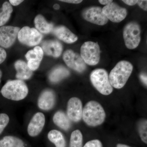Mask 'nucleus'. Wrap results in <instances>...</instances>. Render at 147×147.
Masks as SVG:
<instances>
[{
	"label": "nucleus",
	"instance_id": "nucleus-1",
	"mask_svg": "<svg viewBox=\"0 0 147 147\" xmlns=\"http://www.w3.org/2000/svg\"><path fill=\"white\" fill-rule=\"evenodd\" d=\"M106 117L105 110L100 103L91 100L87 102L83 110L82 118L88 126L96 127L103 123Z\"/></svg>",
	"mask_w": 147,
	"mask_h": 147
},
{
	"label": "nucleus",
	"instance_id": "nucleus-2",
	"mask_svg": "<svg viewBox=\"0 0 147 147\" xmlns=\"http://www.w3.org/2000/svg\"><path fill=\"white\" fill-rule=\"evenodd\" d=\"M133 69V65L127 61L119 62L110 71L109 76L112 87L117 89L123 87L131 75Z\"/></svg>",
	"mask_w": 147,
	"mask_h": 147
},
{
	"label": "nucleus",
	"instance_id": "nucleus-3",
	"mask_svg": "<svg viewBox=\"0 0 147 147\" xmlns=\"http://www.w3.org/2000/svg\"><path fill=\"white\" fill-rule=\"evenodd\" d=\"M3 97L19 101L24 99L28 93V89L26 83L22 80H10L7 82L1 90Z\"/></svg>",
	"mask_w": 147,
	"mask_h": 147
},
{
	"label": "nucleus",
	"instance_id": "nucleus-4",
	"mask_svg": "<svg viewBox=\"0 0 147 147\" xmlns=\"http://www.w3.org/2000/svg\"><path fill=\"white\" fill-rule=\"evenodd\" d=\"M90 79L93 86L101 94L108 95L113 92L109 75L105 69H98L93 70L90 75Z\"/></svg>",
	"mask_w": 147,
	"mask_h": 147
},
{
	"label": "nucleus",
	"instance_id": "nucleus-5",
	"mask_svg": "<svg viewBox=\"0 0 147 147\" xmlns=\"http://www.w3.org/2000/svg\"><path fill=\"white\" fill-rule=\"evenodd\" d=\"M141 32L140 26L136 22H131L125 26L123 37L127 48L132 50L138 47L141 41Z\"/></svg>",
	"mask_w": 147,
	"mask_h": 147
},
{
	"label": "nucleus",
	"instance_id": "nucleus-6",
	"mask_svg": "<svg viewBox=\"0 0 147 147\" xmlns=\"http://www.w3.org/2000/svg\"><path fill=\"white\" fill-rule=\"evenodd\" d=\"M81 56L86 64L95 65L100 59V49L97 42L87 41L81 47Z\"/></svg>",
	"mask_w": 147,
	"mask_h": 147
},
{
	"label": "nucleus",
	"instance_id": "nucleus-7",
	"mask_svg": "<svg viewBox=\"0 0 147 147\" xmlns=\"http://www.w3.org/2000/svg\"><path fill=\"white\" fill-rule=\"evenodd\" d=\"M42 34L36 29L26 26L20 30L18 38L21 43L29 46L39 44L42 39Z\"/></svg>",
	"mask_w": 147,
	"mask_h": 147
},
{
	"label": "nucleus",
	"instance_id": "nucleus-8",
	"mask_svg": "<svg viewBox=\"0 0 147 147\" xmlns=\"http://www.w3.org/2000/svg\"><path fill=\"white\" fill-rule=\"evenodd\" d=\"M63 59L68 67L78 72H83L86 69V65L81 55L72 50H67L64 52Z\"/></svg>",
	"mask_w": 147,
	"mask_h": 147
},
{
	"label": "nucleus",
	"instance_id": "nucleus-9",
	"mask_svg": "<svg viewBox=\"0 0 147 147\" xmlns=\"http://www.w3.org/2000/svg\"><path fill=\"white\" fill-rule=\"evenodd\" d=\"M83 18L92 24L103 26L108 23V19L102 12V8L92 7L84 9L82 13Z\"/></svg>",
	"mask_w": 147,
	"mask_h": 147
},
{
	"label": "nucleus",
	"instance_id": "nucleus-10",
	"mask_svg": "<svg viewBox=\"0 0 147 147\" xmlns=\"http://www.w3.org/2000/svg\"><path fill=\"white\" fill-rule=\"evenodd\" d=\"M102 12L108 19L114 23H119L126 18L127 11L114 2L105 5L102 8Z\"/></svg>",
	"mask_w": 147,
	"mask_h": 147
},
{
	"label": "nucleus",
	"instance_id": "nucleus-11",
	"mask_svg": "<svg viewBox=\"0 0 147 147\" xmlns=\"http://www.w3.org/2000/svg\"><path fill=\"white\" fill-rule=\"evenodd\" d=\"M18 27L11 26H3L0 28V45L7 48L13 45L15 42L18 32Z\"/></svg>",
	"mask_w": 147,
	"mask_h": 147
},
{
	"label": "nucleus",
	"instance_id": "nucleus-12",
	"mask_svg": "<svg viewBox=\"0 0 147 147\" xmlns=\"http://www.w3.org/2000/svg\"><path fill=\"white\" fill-rule=\"evenodd\" d=\"M83 110L81 100L77 97L71 98L67 102V116L71 121L78 122L82 118Z\"/></svg>",
	"mask_w": 147,
	"mask_h": 147
},
{
	"label": "nucleus",
	"instance_id": "nucleus-13",
	"mask_svg": "<svg viewBox=\"0 0 147 147\" xmlns=\"http://www.w3.org/2000/svg\"><path fill=\"white\" fill-rule=\"evenodd\" d=\"M45 122V117L43 113L40 112L36 113L28 125V134L30 137H36L42 131Z\"/></svg>",
	"mask_w": 147,
	"mask_h": 147
},
{
	"label": "nucleus",
	"instance_id": "nucleus-14",
	"mask_svg": "<svg viewBox=\"0 0 147 147\" xmlns=\"http://www.w3.org/2000/svg\"><path fill=\"white\" fill-rule=\"evenodd\" d=\"M43 56V51L39 46L35 47L33 50H30L27 53L26 57L28 61L27 64L31 70L35 71L38 68Z\"/></svg>",
	"mask_w": 147,
	"mask_h": 147
},
{
	"label": "nucleus",
	"instance_id": "nucleus-15",
	"mask_svg": "<svg viewBox=\"0 0 147 147\" xmlns=\"http://www.w3.org/2000/svg\"><path fill=\"white\" fill-rule=\"evenodd\" d=\"M56 96L52 90H46L40 94L38 100V108L41 110H49L55 106Z\"/></svg>",
	"mask_w": 147,
	"mask_h": 147
},
{
	"label": "nucleus",
	"instance_id": "nucleus-16",
	"mask_svg": "<svg viewBox=\"0 0 147 147\" xmlns=\"http://www.w3.org/2000/svg\"><path fill=\"white\" fill-rule=\"evenodd\" d=\"M42 50L46 55L58 58L61 54L63 46L59 41L55 40H45L42 43Z\"/></svg>",
	"mask_w": 147,
	"mask_h": 147
},
{
	"label": "nucleus",
	"instance_id": "nucleus-17",
	"mask_svg": "<svg viewBox=\"0 0 147 147\" xmlns=\"http://www.w3.org/2000/svg\"><path fill=\"white\" fill-rule=\"evenodd\" d=\"M52 32L59 39L67 43H72L78 40V37L64 26L53 28Z\"/></svg>",
	"mask_w": 147,
	"mask_h": 147
},
{
	"label": "nucleus",
	"instance_id": "nucleus-18",
	"mask_svg": "<svg viewBox=\"0 0 147 147\" xmlns=\"http://www.w3.org/2000/svg\"><path fill=\"white\" fill-rule=\"evenodd\" d=\"M16 71V77L19 80L29 79L33 74L32 71L30 69L27 63L22 60L16 61L14 63Z\"/></svg>",
	"mask_w": 147,
	"mask_h": 147
},
{
	"label": "nucleus",
	"instance_id": "nucleus-19",
	"mask_svg": "<svg viewBox=\"0 0 147 147\" xmlns=\"http://www.w3.org/2000/svg\"><path fill=\"white\" fill-rule=\"evenodd\" d=\"M53 121L56 125L65 131H67L71 127V121L62 111H58L55 113L53 116Z\"/></svg>",
	"mask_w": 147,
	"mask_h": 147
},
{
	"label": "nucleus",
	"instance_id": "nucleus-20",
	"mask_svg": "<svg viewBox=\"0 0 147 147\" xmlns=\"http://www.w3.org/2000/svg\"><path fill=\"white\" fill-rule=\"evenodd\" d=\"M70 72L65 67L59 66L51 71L49 74V79L52 83H56L69 76Z\"/></svg>",
	"mask_w": 147,
	"mask_h": 147
},
{
	"label": "nucleus",
	"instance_id": "nucleus-21",
	"mask_svg": "<svg viewBox=\"0 0 147 147\" xmlns=\"http://www.w3.org/2000/svg\"><path fill=\"white\" fill-rule=\"evenodd\" d=\"M34 24L38 31L45 34L52 32L54 28L53 24L48 23L40 14L37 15L35 18Z\"/></svg>",
	"mask_w": 147,
	"mask_h": 147
},
{
	"label": "nucleus",
	"instance_id": "nucleus-22",
	"mask_svg": "<svg viewBox=\"0 0 147 147\" xmlns=\"http://www.w3.org/2000/svg\"><path fill=\"white\" fill-rule=\"evenodd\" d=\"M47 137L50 141L55 145L56 147H65L66 142L62 133L56 129L49 131Z\"/></svg>",
	"mask_w": 147,
	"mask_h": 147
},
{
	"label": "nucleus",
	"instance_id": "nucleus-23",
	"mask_svg": "<svg viewBox=\"0 0 147 147\" xmlns=\"http://www.w3.org/2000/svg\"><path fill=\"white\" fill-rule=\"evenodd\" d=\"M0 147H25V145L23 141L19 138L7 136L0 140Z\"/></svg>",
	"mask_w": 147,
	"mask_h": 147
},
{
	"label": "nucleus",
	"instance_id": "nucleus-24",
	"mask_svg": "<svg viewBox=\"0 0 147 147\" xmlns=\"http://www.w3.org/2000/svg\"><path fill=\"white\" fill-rule=\"evenodd\" d=\"M13 11V8L8 2L4 3L2 6V11L0 12V26H3L9 20L11 14Z\"/></svg>",
	"mask_w": 147,
	"mask_h": 147
},
{
	"label": "nucleus",
	"instance_id": "nucleus-25",
	"mask_svg": "<svg viewBox=\"0 0 147 147\" xmlns=\"http://www.w3.org/2000/svg\"><path fill=\"white\" fill-rule=\"evenodd\" d=\"M83 135L79 129L71 133L69 147H83Z\"/></svg>",
	"mask_w": 147,
	"mask_h": 147
},
{
	"label": "nucleus",
	"instance_id": "nucleus-26",
	"mask_svg": "<svg viewBox=\"0 0 147 147\" xmlns=\"http://www.w3.org/2000/svg\"><path fill=\"white\" fill-rule=\"evenodd\" d=\"M138 130L141 139L145 144H147V121L146 119H142L138 123Z\"/></svg>",
	"mask_w": 147,
	"mask_h": 147
},
{
	"label": "nucleus",
	"instance_id": "nucleus-27",
	"mask_svg": "<svg viewBox=\"0 0 147 147\" xmlns=\"http://www.w3.org/2000/svg\"><path fill=\"white\" fill-rule=\"evenodd\" d=\"M9 118L5 113L0 114V134L3 131L9 122Z\"/></svg>",
	"mask_w": 147,
	"mask_h": 147
},
{
	"label": "nucleus",
	"instance_id": "nucleus-28",
	"mask_svg": "<svg viewBox=\"0 0 147 147\" xmlns=\"http://www.w3.org/2000/svg\"><path fill=\"white\" fill-rule=\"evenodd\" d=\"M84 147H102V145L99 140L94 139L87 142Z\"/></svg>",
	"mask_w": 147,
	"mask_h": 147
},
{
	"label": "nucleus",
	"instance_id": "nucleus-29",
	"mask_svg": "<svg viewBox=\"0 0 147 147\" xmlns=\"http://www.w3.org/2000/svg\"><path fill=\"white\" fill-rule=\"evenodd\" d=\"M7 57V53L4 49L0 47V64L5 60Z\"/></svg>",
	"mask_w": 147,
	"mask_h": 147
},
{
	"label": "nucleus",
	"instance_id": "nucleus-30",
	"mask_svg": "<svg viewBox=\"0 0 147 147\" xmlns=\"http://www.w3.org/2000/svg\"><path fill=\"white\" fill-rule=\"evenodd\" d=\"M137 3H138L139 6L145 11L147 10V1L141 0V1H138Z\"/></svg>",
	"mask_w": 147,
	"mask_h": 147
},
{
	"label": "nucleus",
	"instance_id": "nucleus-31",
	"mask_svg": "<svg viewBox=\"0 0 147 147\" xmlns=\"http://www.w3.org/2000/svg\"><path fill=\"white\" fill-rule=\"evenodd\" d=\"M123 2L127 5L133 6L137 3L138 1H137V0H123Z\"/></svg>",
	"mask_w": 147,
	"mask_h": 147
},
{
	"label": "nucleus",
	"instance_id": "nucleus-32",
	"mask_svg": "<svg viewBox=\"0 0 147 147\" xmlns=\"http://www.w3.org/2000/svg\"><path fill=\"white\" fill-rule=\"evenodd\" d=\"M140 78L141 79V81L142 82L147 86V75L146 74H145L144 73H142L140 75Z\"/></svg>",
	"mask_w": 147,
	"mask_h": 147
},
{
	"label": "nucleus",
	"instance_id": "nucleus-33",
	"mask_svg": "<svg viewBox=\"0 0 147 147\" xmlns=\"http://www.w3.org/2000/svg\"><path fill=\"white\" fill-rule=\"evenodd\" d=\"M60 1L63 2L73 4H79L82 3V1H80V0H61Z\"/></svg>",
	"mask_w": 147,
	"mask_h": 147
},
{
	"label": "nucleus",
	"instance_id": "nucleus-34",
	"mask_svg": "<svg viewBox=\"0 0 147 147\" xmlns=\"http://www.w3.org/2000/svg\"><path fill=\"white\" fill-rule=\"evenodd\" d=\"M9 1L12 5L16 6L19 5L21 3L23 2L24 1H21V0H10V1Z\"/></svg>",
	"mask_w": 147,
	"mask_h": 147
},
{
	"label": "nucleus",
	"instance_id": "nucleus-35",
	"mask_svg": "<svg viewBox=\"0 0 147 147\" xmlns=\"http://www.w3.org/2000/svg\"><path fill=\"white\" fill-rule=\"evenodd\" d=\"M99 2L103 5H107L113 2L112 0H99Z\"/></svg>",
	"mask_w": 147,
	"mask_h": 147
},
{
	"label": "nucleus",
	"instance_id": "nucleus-36",
	"mask_svg": "<svg viewBox=\"0 0 147 147\" xmlns=\"http://www.w3.org/2000/svg\"><path fill=\"white\" fill-rule=\"evenodd\" d=\"M117 147H131L127 145L123 144H118L117 145Z\"/></svg>",
	"mask_w": 147,
	"mask_h": 147
},
{
	"label": "nucleus",
	"instance_id": "nucleus-37",
	"mask_svg": "<svg viewBox=\"0 0 147 147\" xmlns=\"http://www.w3.org/2000/svg\"><path fill=\"white\" fill-rule=\"evenodd\" d=\"M53 7L55 9H59L60 8V6L58 4H56L53 6Z\"/></svg>",
	"mask_w": 147,
	"mask_h": 147
},
{
	"label": "nucleus",
	"instance_id": "nucleus-38",
	"mask_svg": "<svg viewBox=\"0 0 147 147\" xmlns=\"http://www.w3.org/2000/svg\"><path fill=\"white\" fill-rule=\"evenodd\" d=\"M2 76V72L1 71L0 69V83L1 82V78Z\"/></svg>",
	"mask_w": 147,
	"mask_h": 147
}]
</instances>
